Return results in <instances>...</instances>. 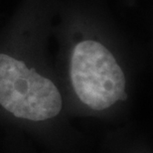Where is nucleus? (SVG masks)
<instances>
[{"instance_id": "f03ea898", "label": "nucleus", "mask_w": 153, "mask_h": 153, "mask_svg": "<svg viewBox=\"0 0 153 153\" xmlns=\"http://www.w3.org/2000/svg\"><path fill=\"white\" fill-rule=\"evenodd\" d=\"M71 79L79 99L96 111L127 99L123 72L111 52L97 42L84 41L76 46Z\"/></svg>"}, {"instance_id": "f257e3e1", "label": "nucleus", "mask_w": 153, "mask_h": 153, "mask_svg": "<svg viewBox=\"0 0 153 153\" xmlns=\"http://www.w3.org/2000/svg\"><path fill=\"white\" fill-rule=\"evenodd\" d=\"M0 105L16 117L42 121L59 114L62 97L49 79L0 54Z\"/></svg>"}]
</instances>
